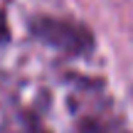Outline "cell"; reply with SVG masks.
Returning <instances> with one entry per match:
<instances>
[{
	"label": "cell",
	"instance_id": "6da1fadb",
	"mask_svg": "<svg viewBox=\"0 0 133 133\" xmlns=\"http://www.w3.org/2000/svg\"><path fill=\"white\" fill-rule=\"evenodd\" d=\"M8 37V30H5V20H3V12H0V39Z\"/></svg>",
	"mask_w": 133,
	"mask_h": 133
}]
</instances>
